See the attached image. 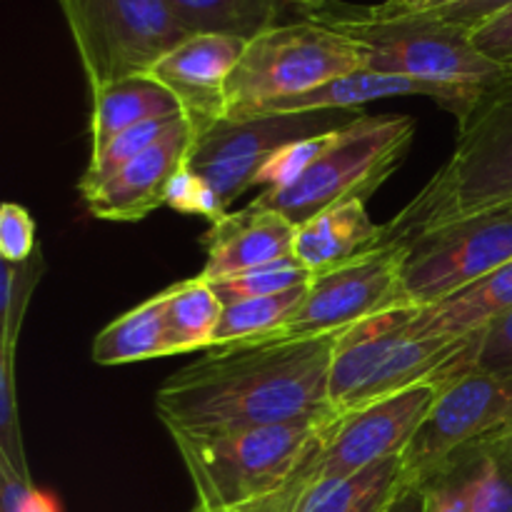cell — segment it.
Masks as SVG:
<instances>
[{
    "label": "cell",
    "instance_id": "6da1fadb",
    "mask_svg": "<svg viewBox=\"0 0 512 512\" xmlns=\"http://www.w3.org/2000/svg\"><path fill=\"white\" fill-rule=\"evenodd\" d=\"M340 335L215 348L175 370L155 393L168 433L333 420L330 365Z\"/></svg>",
    "mask_w": 512,
    "mask_h": 512
},
{
    "label": "cell",
    "instance_id": "7a4b0ae2",
    "mask_svg": "<svg viewBox=\"0 0 512 512\" xmlns=\"http://www.w3.org/2000/svg\"><path fill=\"white\" fill-rule=\"evenodd\" d=\"M512 208V70L480 93L458 120L448 163L383 225L380 245L413 240L475 215Z\"/></svg>",
    "mask_w": 512,
    "mask_h": 512
},
{
    "label": "cell",
    "instance_id": "3957f363",
    "mask_svg": "<svg viewBox=\"0 0 512 512\" xmlns=\"http://www.w3.org/2000/svg\"><path fill=\"white\" fill-rule=\"evenodd\" d=\"M333 420L170 433V438L188 470L200 508L235 512L278 493L323 440Z\"/></svg>",
    "mask_w": 512,
    "mask_h": 512
},
{
    "label": "cell",
    "instance_id": "277c9868",
    "mask_svg": "<svg viewBox=\"0 0 512 512\" xmlns=\"http://www.w3.org/2000/svg\"><path fill=\"white\" fill-rule=\"evenodd\" d=\"M413 310H390L340 335L330 365L335 413H353L413 385H443L468 373L478 333L470 338H415L405 330Z\"/></svg>",
    "mask_w": 512,
    "mask_h": 512
},
{
    "label": "cell",
    "instance_id": "5b68a950",
    "mask_svg": "<svg viewBox=\"0 0 512 512\" xmlns=\"http://www.w3.org/2000/svg\"><path fill=\"white\" fill-rule=\"evenodd\" d=\"M313 20L345 33L365 50V70L443 85L488 88L508 70L485 58L468 33L413 10L330 5Z\"/></svg>",
    "mask_w": 512,
    "mask_h": 512
},
{
    "label": "cell",
    "instance_id": "8992f818",
    "mask_svg": "<svg viewBox=\"0 0 512 512\" xmlns=\"http://www.w3.org/2000/svg\"><path fill=\"white\" fill-rule=\"evenodd\" d=\"M410 115H358L330 130L315 163L280 190H260L255 203L285 215L298 228L340 203H368L400 168L415 138Z\"/></svg>",
    "mask_w": 512,
    "mask_h": 512
},
{
    "label": "cell",
    "instance_id": "52a82bcc",
    "mask_svg": "<svg viewBox=\"0 0 512 512\" xmlns=\"http://www.w3.org/2000/svg\"><path fill=\"white\" fill-rule=\"evenodd\" d=\"M365 70V50L320 20H298L248 40L225 88L228 118H253L275 100Z\"/></svg>",
    "mask_w": 512,
    "mask_h": 512
},
{
    "label": "cell",
    "instance_id": "ba28073f",
    "mask_svg": "<svg viewBox=\"0 0 512 512\" xmlns=\"http://www.w3.org/2000/svg\"><path fill=\"white\" fill-rule=\"evenodd\" d=\"M58 5L90 93L113 80L145 75L193 35L168 0H58Z\"/></svg>",
    "mask_w": 512,
    "mask_h": 512
},
{
    "label": "cell",
    "instance_id": "9c48e42d",
    "mask_svg": "<svg viewBox=\"0 0 512 512\" xmlns=\"http://www.w3.org/2000/svg\"><path fill=\"white\" fill-rule=\"evenodd\" d=\"M353 115V110H315L225 118L198 135L185 170L208 188L218 213L225 215L235 198L255 188V178L263 165L283 145L330 133Z\"/></svg>",
    "mask_w": 512,
    "mask_h": 512
},
{
    "label": "cell",
    "instance_id": "30bf717a",
    "mask_svg": "<svg viewBox=\"0 0 512 512\" xmlns=\"http://www.w3.org/2000/svg\"><path fill=\"white\" fill-rule=\"evenodd\" d=\"M405 245H378L370 253L310 278L298 313L268 340H310L345 330L398 308H413L403 288Z\"/></svg>",
    "mask_w": 512,
    "mask_h": 512
},
{
    "label": "cell",
    "instance_id": "8fae6325",
    "mask_svg": "<svg viewBox=\"0 0 512 512\" xmlns=\"http://www.w3.org/2000/svg\"><path fill=\"white\" fill-rule=\"evenodd\" d=\"M512 438V375L465 373L438 400L403 453L405 485H420L460 450Z\"/></svg>",
    "mask_w": 512,
    "mask_h": 512
},
{
    "label": "cell",
    "instance_id": "7c38bea8",
    "mask_svg": "<svg viewBox=\"0 0 512 512\" xmlns=\"http://www.w3.org/2000/svg\"><path fill=\"white\" fill-rule=\"evenodd\" d=\"M510 260L512 208L450 223L405 245V298L413 308H428Z\"/></svg>",
    "mask_w": 512,
    "mask_h": 512
},
{
    "label": "cell",
    "instance_id": "4fadbf2b",
    "mask_svg": "<svg viewBox=\"0 0 512 512\" xmlns=\"http://www.w3.org/2000/svg\"><path fill=\"white\" fill-rule=\"evenodd\" d=\"M248 40L220 33H193L165 53L145 75L175 95L185 118L205 133L228 118L225 88Z\"/></svg>",
    "mask_w": 512,
    "mask_h": 512
},
{
    "label": "cell",
    "instance_id": "5bb4252c",
    "mask_svg": "<svg viewBox=\"0 0 512 512\" xmlns=\"http://www.w3.org/2000/svg\"><path fill=\"white\" fill-rule=\"evenodd\" d=\"M198 130L185 115L145 153L130 160L93 193L83 195L90 215L105 223H138L160 205H168L175 178L188 165Z\"/></svg>",
    "mask_w": 512,
    "mask_h": 512
},
{
    "label": "cell",
    "instance_id": "9a60e30c",
    "mask_svg": "<svg viewBox=\"0 0 512 512\" xmlns=\"http://www.w3.org/2000/svg\"><path fill=\"white\" fill-rule=\"evenodd\" d=\"M293 240L295 225L253 200L243 210L225 213L210 223L203 238L205 268L200 270V278L215 283L275 260L293 258Z\"/></svg>",
    "mask_w": 512,
    "mask_h": 512
},
{
    "label": "cell",
    "instance_id": "2e32d148",
    "mask_svg": "<svg viewBox=\"0 0 512 512\" xmlns=\"http://www.w3.org/2000/svg\"><path fill=\"white\" fill-rule=\"evenodd\" d=\"M485 88H470V85H443L428 83V80L405 78V75L373 73V70H355V73L343 75L338 80L320 85V88L308 90V93L293 95V98L275 100L265 105L258 115L275 113H315V110H355L365 103L383 98H403V95H415V98H428L438 103L440 108L450 110L455 118H463L475 100L480 98Z\"/></svg>",
    "mask_w": 512,
    "mask_h": 512
},
{
    "label": "cell",
    "instance_id": "e0dca14e",
    "mask_svg": "<svg viewBox=\"0 0 512 512\" xmlns=\"http://www.w3.org/2000/svg\"><path fill=\"white\" fill-rule=\"evenodd\" d=\"M508 313H512V260L440 303L415 308L405 330L415 338H470Z\"/></svg>",
    "mask_w": 512,
    "mask_h": 512
},
{
    "label": "cell",
    "instance_id": "ac0fdd59",
    "mask_svg": "<svg viewBox=\"0 0 512 512\" xmlns=\"http://www.w3.org/2000/svg\"><path fill=\"white\" fill-rule=\"evenodd\" d=\"M188 33H220L253 40L285 23L310 20L333 0H168Z\"/></svg>",
    "mask_w": 512,
    "mask_h": 512
},
{
    "label": "cell",
    "instance_id": "d6986e66",
    "mask_svg": "<svg viewBox=\"0 0 512 512\" xmlns=\"http://www.w3.org/2000/svg\"><path fill=\"white\" fill-rule=\"evenodd\" d=\"M380 240H383V225L370 220L365 203L353 200L323 210L298 225L293 258L308 268L310 275H318L370 253L378 248Z\"/></svg>",
    "mask_w": 512,
    "mask_h": 512
},
{
    "label": "cell",
    "instance_id": "ffe728a7",
    "mask_svg": "<svg viewBox=\"0 0 512 512\" xmlns=\"http://www.w3.org/2000/svg\"><path fill=\"white\" fill-rule=\"evenodd\" d=\"M90 155H98L120 133L145 120L180 115L183 108L170 90L150 75L113 80L90 93Z\"/></svg>",
    "mask_w": 512,
    "mask_h": 512
},
{
    "label": "cell",
    "instance_id": "44dd1931",
    "mask_svg": "<svg viewBox=\"0 0 512 512\" xmlns=\"http://www.w3.org/2000/svg\"><path fill=\"white\" fill-rule=\"evenodd\" d=\"M165 290L105 325L93 340V360L98 365H128L153 358H170Z\"/></svg>",
    "mask_w": 512,
    "mask_h": 512
},
{
    "label": "cell",
    "instance_id": "7402d4cb",
    "mask_svg": "<svg viewBox=\"0 0 512 512\" xmlns=\"http://www.w3.org/2000/svg\"><path fill=\"white\" fill-rule=\"evenodd\" d=\"M405 488L403 460L390 458L335 483L315 485L295 512H385Z\"/></svg>",
    "mask_w": 512,
    "mask_h": 512
},
{
    "label": "cell",
    "instance_id": "603a6c76",
    "mask_svg": "<svg viewBox=\"0 0 512 512\" xmlns=\"http://www.w3.org/2000/svg\"><path fill=\"white\" fill-rule=\"evenodd\" d=\"M223 308L213 283L200 275L165 290V323L173 355L213 348Z\"/></svg>",
    "mask_w": 512,
    "mask_h": 512
},
{
    "label": "cell",
    "instance_id": "cb8c5ba5",
    "mask_svg": "<svg viewBox=\"0 0 512 512\" xmlns=\"http://www.w3.org/2000/svg\"><path fill=\"white\" fill-rule=\"evenodd\" d=\"M305 293H308V285H300V288L268 295V298L240 300V303L225 305L223 318L215 330L213 348L263 343L270 335L278 333L285 323H290V318L303 305Z\"/></svg>",
    "mask_w": 512,
    "mask_h": 512
},
{
    "label": "cell",
    "instance_id": "d4e9b609",
    "mask_svg": "<svg viewBox=\"0 0 512 512\" xmlns=\"http://www.w3.org/2000/svg\"><path fill=\"white\" fill-rule=\"evenodd\" d=\"M185 115V113H180ZM180 115H168V118H155V120H145V123L135 125V128L125 130L120 133L113 143L105 145L98 155H90V163L85 168L83 178L78 180V193L80 198L88 193H93L95 188L105 183V180L113 178L120 168L130 163L133 158H138L140 153L150 148V145L158 143L165 133L175 125V120Z\"/></svg>",
    "mask_w": 512,
    "mask_h": 512
},
{
    "label": "cell",
    "instance_id": "484cf974",
    "mask_svg": "<svg viewBox=\"0 0 512 512\" xmlns=\"http://www.w3.org/2000/svg\"><path fill=\"white\" fill-rule=\"evenodd\" d=\"M310 270L303 268L295 258L275 260V263L263 265V268L248 270V273L230 275V278L215 280L213 288L218 293L220 303H240V300L268 298V295L285 293V290L300 288L310 283Z\"/></svg>",
    "mask_w": 512,
    "mask_h": 512
},
{
    "label": "cell",
    "instance_id": "4316f807",
    "mask_svg": "<svg viewBox=\"0 0 512 512\" xmlns=\"http://www.w3.org/2000/svg\"><path fill=\"white\" fill-rule=\"evenodd\" d=\"M35 258L23 265L3 260V350H10V353H15L25 305H28L35 283L40 278V263Z\"/></svg>",
    "mask_w": 512,
    "mask_h": 512
},
{
    "label": "cell",
    "instance_id": "83f0119b",
    "mask_svg": "<svg viewBox=\"0 0 512 512\" xmlns=\"http://www.w3.org/2000/svg\"><path fill=\"white\" fill-rule=\"evenodd\" d=\"M325 135L320 133L313 135V138L293 140V143L283 145L268 163L263 165V170L255 178V188L260 190H280L293 185L310 165L315 163V158L320 155L325 145Z\"/></svg>",
    "mask_w": 512,
    "mask_h": 512
},
{
    "label": "cell",
    "instance_id": "f1b7e54d",
    "mask_svg": "<svg viewBox=\"0 0 512 512\" xmlns=\"http://www.w3.org/2000/svg\"><path fill=\"white\" fill-rule=\"evenodd\" d=\"M468 373L512 375V313L480 330Z\"/></svg>",
    "mask_w": 512,
    "mask_h": 512
},
{
    "label": "cell",
    "instance_id": "f546056e",
    "mask_svg": "<svg viewBox=\"0 0 512 512\" xmlns=\"http://www.w3.org/2000/svg\"><path fill=\"white\" fill-rule=\"evenodd\" d=\"M0 255L13 265L35 258V223L23 205L5 203L0 208Z\"/></svg>",
    "mask_w": 512,
    "mask_h": 512
},
{
    "label": "cell",
    "instance_id": "4dcf8cb0",
    "mask_svg": "<svg viewBox=\"0 0 512 512\" xmlns=\"http://www.w3.org/2000/svg\"><path fill=\"white\" fill-rule=\"evenodd\" d=\"M512 0H450V3L435 5V8L425 10H413V13L425 15V18L435 20V23L450 25V28H458L463 33H473L480 25H485L488 20H493L495 15H500L503 10H508Z\"/></svg>",
    "mask_w": 512,
    "mask_h": 512
},
{
    "label": "cell",
    "instance_id": "1f68e13d",
    "mask_svg": "<svg viewBox=\"0 0 512 512\" xmlns=\"http://www.w3.org/2000/svg\"><path fill=\"white\" fill-rule=\"evenodd\" d=\"M3 458V512H60L58 500L50 493L33 488L28 473Z\"/></svg>",
    "mask_w": 512,
    "mask_h": 512
},
{
    "label": "cell",
    "instance_id": "d6a6232c",
    "mask_svg": "<svg viewBox=\"0 0 512 512\" xmlns=\"http://www.w3.org/2000/svg\"><path fill=\"white\" fill-rule=\"evenodd\" d=\"M475 48L500 68L512 70V5L470 33Z\"/></svg>",
    "mask_w": 512,
    "mask_h": 512
},
{
    "label": "cell",
    "instance_id": "836d02e7",
    "mask_svg": "<svg viewBox=\"0 0 512 512\" xmlns=\"http://www.w3.org/2000/svg\"><path fill=\"white\" fill-rule=\"evenodd\" d=\"M385 512H430L428 493L420 485H405L403 493L395 498V503Z\"/></svg>",
    "mask_w": 512,
    "mask_h": 512
},
{
    "label": "cell",
    "instance_id": "e575fe53",
    "mask_svg": "<svg viewBox=\"0 0 512 512\" xmlns=\"http://www.w3.org/2000/svg\"><path fill=\"white\" fill-rule=\"evenodd\" d=\"M450 3V0H383L380 8L385 10H425L435 8V5Z\"/></svg>",
    "mask_w": 512,
    "mask_h": 512
},
{
    "label": "cell",
    "instance_id": "d590c367",
    "mask_svg": "<svg viewBox=\"0 0 512 512\" xmlns=\"http://www.w3.org/2000/svg\"><path fill=\"white\" fill-rule=\"evenodd\" d=\"M235 512H260L258 505H253V508H243V510H235Z\"/></svg>",
    "mask_w": 512,
    "mask_h": 512
},
{
    "label": "cell",
    "instance_id": "8d00e7d4",
    "mask_svg": "<svg viewBox=\"0 0 512 512\" xmlns=\"http://www.w3.org/2000/svg\"><path fill=\"white\" fill-rule=\"evenodd\" d=\"M193 512H213V510H208V508H200V505H198V508H195Z\"/></svg>",
    "mask_w": 512,
    "mask_h": 512
}]
</instances>
